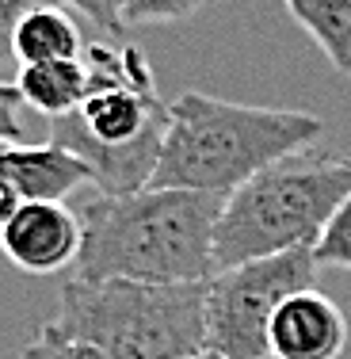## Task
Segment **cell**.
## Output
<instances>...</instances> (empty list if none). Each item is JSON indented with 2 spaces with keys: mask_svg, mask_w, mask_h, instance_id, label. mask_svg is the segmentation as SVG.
<instances>
[{
  "mask_svg": "<svg viewBox=\"0 0 351 359\" xmlns=\"http://www.w3.org/2000/svg\"><path fill=\"white\" fill-rule=\"evenodd\" d=\"M226 195L142 187L134 195H99L81 210L84 245L76 279L107 283H207L218 276L214 229Z\"/></svg>",
  "mask_w": 351,
  "mask_h": 359,
  "instance_id": "cell-1",
  "label": "cell"
},
{
  "mask_svg": "<svg viewBox=\"0 0 351 359\" xmlns=\"http://www.w3.org/2000/svg\"><path fill=\"white\" fill-rule=\"evenodd\" d=\"M321 134L324 123L310 111L184 92L176 104H168V130L149 187L233 195L241 184L305 149Z\"/></svg>",
  "mask_w": 351,
  "mask_h": 359,
  "instance_id": "cell-2",
  "label": "cell"
},
{
  "mask_svg": "<svg viewBox=\"0 0 351 359\" xmlns=\"http://www.w3.org/2000/svg\"><path fill=\"white\" fill-rule=\"evenodd\" d=\"M207 283L69 279L46 337L107 352L111 359H191L207 352Z\"/></svg>",
  "mask_w": 351,
  "mask_h": 359,
  "instance_id": "cell-3",
  "label": "cell"
},
{
  "mask_svg": "<svg viewBox=\"0 0 351 359\" xmlns=\"http://www.w3.org/2000/svg\"><path fill=\"white\" fill-rule=\"evenodd\" d=\"M351 195V157L298 149L226 195L214 229V264H237L313 249L321 229Z\"/></svg>",
  "mask_w": 351,
  "mask_h": 359,
  "instance_id": "cell-4",
  "label": "cell"
},
{
  "mask_svg": "<svg viewBox=\"0 0 351 359\" xmlns=\"http://www.w3.org/2000/svg\"><path fill=\"white\" fill-rule=\"evenodd\" d=\"M317 268L313 249H298L218 271L207 298V348L221 359H268V329L279 306L298 290H313Z\"/></svg>",
  "mask_w": 351,
  "mask_h": 359,
  "instance_id": "cell-5",
  "label": "cell"
},
{
  "mask_svg": "<svg viewBox=\"0 0 351 359\" xmlns=\"http://www.w3.org/2000/svg\"><path fill=\"white\" fill-rule=\"evenodd\" d=\"M84 226L65 203H20L0 226V252L27 276H50L81 260Z\"/></svg>",
  "mask_w": 351,
  "mask_h": 359,
  "instance_id": "cell-6",
  "label": "cell"
},
{
  "mask_svg": "<svg viewBox=\"0 0 351 359\" xmlns=\"http://www.w3.org/2000/svg\"><path fill=\"white\" fill-rule=\"evenodd\" d=\"M347 340V318L321 290H298L287 298L268 329L271 359H340Z\"/></svg>",
  "mask_w": 351,
  "mask_h": 359,
  "instance_id": "cell-7",
  "label": "cell"
},
{
  "mask_svg": "<svg viewBox=\"0 0 351 359\" xmlns=\"http://www.w3.org/2000/svg\"><path fill=\"white\" fill-rule=\"evenodd\" d=\"M8 184L20 203H62L81 184H92V172L65 145H8Z\"/></svg>",
  "mask_w": 351,
  "mask_h": 359,
  "instance_id": "cell-8",
  "label": "cell"
},
{
  "mask_svg": "<svg viewBox=\"0 0 351 359\" xmlns=\"http://www.w3.org/2000/svg\"><path fill=\"white\" fill-rule=\"evenodd\" d=\"M15 88H20L23 104L46 115L50 123L65 115H76L88 100V65L81 57H65V62H39V65H20L15 73Z\"/></svg>",
  "mask_w": 351,
  "mask_h": 359,
  "instance_id": "cell-9",
  "label": "cell"
},
{
  "mask_svg": "<svg viewBox=\"0 0 351 359\" xmlns=\"http://www.w3.org/2000/svg\"><path fill=\"white\" fill-rule=\"evenodd\" d=\"M12 50H15V65L65 62V57H81L84 39L62 4H42L23 15V23L15 27Z\"/></svg>",
  "mask_w": 351,
  "mask_h": 359,
  "instance_id": "cell-10",
  "label": "cell"
},
{
  "mask_svg": "<svg viewBox=\"0 0 351 359\" xmlns=\"http://www.w3.org/2000/svg\"><path fill=\"white\" fill-rule=\"evenodd\" d=\"M294 23L310 35L332 69L351 76V0H282Z\"/></svg>",
  "mask_w": 351,
  "mask_h": 359,
  "instance_id": "cell-11",
  "label": "cell"
},
{
  "mask_svg": "<svg viewBox=\"0 0 351 359\" xmlns=\"http://www.w3.org/2000/svg\"><path fill=\"white\" fill-rule=\"evenodd\" d=\"M317 264H329V268H347L351 271V195L336 207V215L329 218V226L321 229L313 245Z\"/></svg>",
  "mask_w": 351,
  "mask_h": 359,
  "instance_id": "cell-12",
  "label": "cell"
},
{
  "mask_svg": "<svg viewBox=\"0 0 351 359\" xmlns=\"http://www.w3.org/2000/svg\"><path fill=\"white\" fill-rule=\"evenodd\" d=\"M202 0H130L126 4V23H172L184 20Z\"/></svg>",
  "mask_w": 351,
  "mask_h": 359,
  "instance_id": "cell-13",
  "label": "cell"
},
{
  "mask_svg": "<svg viewBox=\"0 0 351 359\" xmlns=\"http://www.w3.org/2000/svg\"><path fill=\"white\" fill-rule=\"evenodd\" d=\"M20 359H111V355L99 352V348L73 344V340H57V337L39 332V340H31V344L20 348Z\"/></svg>",
  "mask_w": 351,
  "mask_h": 359,
  "instance_id": "cell-14",
  "label": "cell"
},
{
  "mask_svg": "<svg viewBox=\"0 0 351 359\" xmlns=\"http://www.w3.org/2000/svg\"><path fill=\"white\" fill-rule=\"evenodd\" d=\"M42 4H57V0H0V65L4 62H15V27L23 23V15L35 12Z\"/></svg>",
  "mask_w": 351,
  "mask_h": 359,
  "instance_id": "cell-15",
  "label": "cell"
},
{
  "mask_svg": "<svg viewBox=\"0 0 351 359\" xmlns=\"http://www.w3.org/2000/svg\"><path fill=\"white\" fill-rule=\"evenodd\" d=\"M62 4H73L76 12H84L96 27L111 31V35H123L130 23H126V4L130 0H62Z\"/></svg>",
  "mask_w": 351,
  "mask_h": 359,
  "instance_id": "cell-16",
  "label": "cell"
},
{
  "mask_svg": "<svg viewBox=\"0 0 351 359\" xmlns=\"http://www.w3.org/2000/svg\"><path fill=\"white\" fill-rule=\"evenodd\" d=\"M20 88L8 81H0V142H12V145H23V126H20Z\"/></svg>",
  "mask_w": 351,
  "mask_h": 359,
  "instance_id": "cell-17",
  "label": "cell"
},
{
  "mask_svg": "<svg viewBox=\"0 0 351 359\" xmlns=\"http://www.w3.org/2000/svg\"><path fill=\"white\" fill-rule=\"evenodd\" d=\"M191 359H221L218 352H210V348H207V352H199V355H191Z\"/></svg>",
  "mask_w": 351,
  "mask_h": 359,
  "instance_id": "cell-18",
  "label": "cell"
}]
</instances>
